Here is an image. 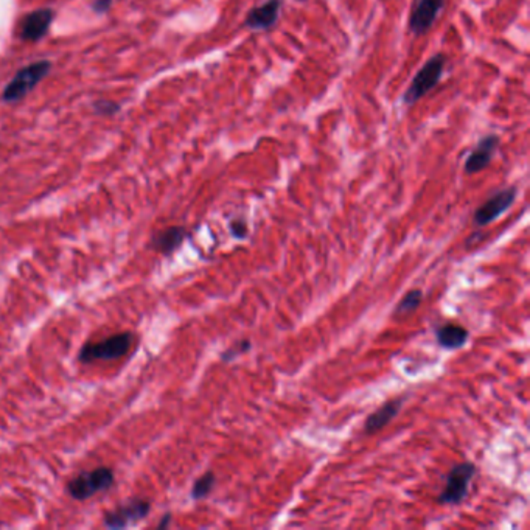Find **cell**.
Here are the masks:
<instances>
[{"label": "cell", "instance_id": "2e32d148", "mask_svg": "<svg viewBox=\"0 0 530 530\" xmlns=\"http://www.w3.org/2000/svg\"><path fill=\"white\" fill-rule=\"evenodd\" d=\"M215 481L217 479H215V474L212 471L204 473L201 478L195 482L193 488H191V496H193V499H203L205 496H209L215 486Z\"/></svg>", "mask_w": 530, "mask_h": 530}, {"label": "cell", "instance_id": "7c38bea8", "mask_svg": "<svg viewBox=\"0 0 530 530\" xmlns=\"http://www.w3.org/2000/svg\"><path fill=\"white\" fill-rule=\"evenodd\" d=\"M150 512V504L147 501H133L128 505H123L117 512L106 514V526L111 529L126 527L131 521L143 518Z\"/></svg>", "mask_w": 530, "mask_h": 530}, {"label": "cell", "instance_id": "277c9868", "mask_svg": "<svg viewBox=\"0 0 530 530\" xmlns=\"http://www.w3.org/2000/svg\"><path fill=\"white\" fill-rule=\"evenodd\" d=\"M131 342H133V336L128 333L115 335L107 337V339L97 342V344H88L86 347H83L80 353V359L83 363H92L95 359H115L125 355L129 350Z\"/></svg>", "mask_w": 530, "mask_h": 530}, {"label": "cell", "instance_id": "4fadbf2b", "mask_svg": "<svg viewBox=\"0 0 530 530\" xmlns=\"http://www.w3.org/2000/svg\"><path fill=\"white\" fill-rule=\"evenodd\" d=\"M437 342H439L443 349H460L464 347L465 342L468 341V330L462 325L454 324V322H448L442 327L437 328Z\"/></svg>", "mask_w": 530, "mask_h": 530}, {"label": "cell", "instance_id": "52a82bcc", "mask_svg": "<svg viewBox=\"0 0 530 530\" xmlns=\"http://www.w3.org/2000/svg\"><path fill=\"white\" fill-rule=\"evenodd\" d=\"M445 0H412L409 16V32L416 36H423L435 24Z\"/></svg>", "mask_w": 530, "mask_h": 530}, {"label": "cell", "instance_id": "3957f363", "mask_svg": "<svg viewBox=\"0 0 530 530\" xmlns=\"http://www.w3.org/2000/svg\"><path fill=\"white\" fill-rule=\"evenodd\" d=\"M476 474V466L471 462L456 465L447 476V486L442 490L439 502L443 505H457L468 495V487Z\"/></svg>", "mask_w": 530, "mask_h": 530}, {"label": "cell", "instance_id": "6da1fadb", "mask_svg": "<svg viewBox=\"0 0 530 530\" xmlns=\"http://www.w3.org/2000/svg\"><path fill=\"white\" fill-rule=\"evenodd\" d=\"M447 67V56L443 53H435L426 63L420 67V71L414 76L409 88L403 94V103L412 106L426 97L437 84L442 81V76Z\"/></svg>", "mask_w": 530, "mask_h": 530}, {"label": "cell", "instance_id": "30bf717a", "mask_svg": "<svg viewBox=\"0 0 530 530\" xmlns=\"http://www.w3.org/2000/svg\"><path fill=\"white\" fill-rule=\"evenodd\" d=\"M53 20L52 10H36L24 18L20 24V37L24 41L35 42L49 32Z\"/></svg>", "mask_w": 530, "mask_h": 530}, {"label": "cell", "instance_id": "8fae6325", "mask_svg": "<svg viewBox=\"0 0 530 530\" xmlns=\"http://www.w3.org/2000/svg\"><path fill=\"white\" fill-rule=\"evenodd\" d=\"M403 403H404V397H397L394 398V400H389L387 403H384L381 408L372 412L371 416L366 418L364 431L367 434H375L381 431L383 428H386L390 421L394 420L398 414H400Z\"/></svg>", "mask_w": 530, "mask_h": 530}, {"label": "cell", "instance_id": "9c48e42d", "mask_svg": "<svg viewBox=\"0 0 530 530\" xmlns=\"http://www.w3.org/2000/svg\"><path fill=\"white\" fill-rule=\"evenodd\" d=\"M282 0H266L263 5L253 6L244 19V27L253 32H266L271 30L280 18Z\"/></svg>", "mask_w": 530, "mask_h": 530}, {"label": "cell", "instance_id": "5b68a950", "mask_svg": "<svg viewBox=\"0 0 530 530\" xmlns=\"http://www.w3.org/2000/svg\"><path fill=\"white\" fill-rule=\"evenodd\" d=\"M518 190L517 187H507L496 191L493 196H490L486 203L478 207V210L474 212V224L476 226H487L490 222L496 221L502 213L517 201Z\"/></svg>", "mask_w": 530, "mask_h": 530}, {"label": "cell", "instance_id": "ba28073f", "mask_svg": "<svg viewBox=\"0 0 530 530\" xmlns=\"http://www.w3.org/2000/svg\"><path fill=\"white\" fill-rule=\"evenodd\" d=\"M499 143H501V140H499V137L496 134L483 135L478 142V145L473 148V151L470 152V156H468L465 160V167H464L465 173L476 174L482 170H486V168L491 164V160H493L496 151L499 148Z\"/></svg>", "mask_w": 530, "mask_h": 530}, {"label": "cell", "instance_id": "7402d4cb", "mask_svg": "<svg viewBox=\"0 0 530 530\" xmlns=\"http://www.w3.org/2000/svg\"><path fill=\"white\" fill-rule=\"evenodd\" d=\"M297 2H306V0H297Z\"/></svg>", "mask_w": 530, "mask_h": 530}, {"label": "cell", "instance_id": "ac0fdd59", "mask_svg": "<svg viewBox=\"0 0 530 530\" xmlns=\"http://www.w3.org/2000/svg\"><path fill=\"white\" fill-rule=\"evenodd\" d=\"M230 234H232L238 240H243V238L248 236V226L243 219H235L230 222Z\"/></svg>", "mask_w": 530, "mask_h": 530}, {"label": "cell", "instance_id": "ffe728a7", "mask_svg": "<svg viewBox=\"0 0 530 530\" xmlns=\"http://www.w3.org/2000/svg\"><path fill=\"white\" fill-rule=\"evenodd\" d=\"M111 5H112V0H95L94 5H92V8H94L97 13H103L109 8Z\"/></svg>", "mask_w": 530, "mask_h": 530}, {"label": "cell", "instance_id": "7a4b0ae2", "mask_svg": "<svg viewBox=\"0 0 530 530\" xmlns=\"http://www.w3.org/2000/svg\"><path fill=\"white\" fill-rule=\"evenodd\" d=\"M52 64L49 61H37L32 66L20 68V71L14 75V78L6 84L4 90V102L6 103H16L19 100L24 98L27 94H30L35 89V86L40 81H42L47 73L50 72Z\"/></svg>", "mask_w": 530, "mask_h": 530}, {"label": "cell", "instance_id": "44dd1931", "mask_svg": "<svg viewBox=\"0 0 530 530\" xmlns=\"http://www.w3.org/2000/svg\"><path fill=\"white\" fill-rule=\"evenodd\" d=\"M168 521H170V517H168V514H167V517H165V519L162 521V522H160V524H159V529H162V527H165L167 526V522Z\"/></svg>", "mask_w": 530, "mask_h": 530}, {"label": "cell", "instance_id": "e0dca14e", "mask_svg": "<svg viewBox=\"0 0 530 530\" xmlns=\"http://www.w3.org/2000/svg\"><path fill=\"white\" fill-rule=\"evenodd\" d=\"M249 349H251V341L249 339H243V341H240L238 344H235L234 347H230L229 350H226L224 353H222L221 358H222V361H232L236 356H240L241 353L249 351Z\"/></svg>", "mask_w": 530, "mask_h": 530}, {"label": "cell", "instance_id": "d6986e66", "mask_svg": "<svg viewBox=\"0 0 530 530\" xmlns=\"http://www.w3.org/2000/svg\"><path fill=\"white\" fill-rule=\"evenodd\" d=\"M95 109L100 114H114L115 111H117V106H115L111 102H100V103H97Z\"/></svg>", "mask_w": 530, "mask_h": 530}, {"label": "cell", "instance_id": "8992f818", "mask_svg": "<svg viewBox=\"0 0 530 530\" xmlns=\"http://www.w3.org/2000/svg\"><path fill=\"white\" fill-rule=\"evenodd\" d=\"M114 473L109 468H98L95 471L83 473L68 483V491L75 499H88L94 496L97 491H104L112 486Z\"/></svg>", "mask_w": 530, "mask_h": 530}, {"label": "cell", "instance_id": "5bb4252c", "mask_svg": "<svg viewBox=\"0 0 530 530\" xmlns=\"http://www.w3.org/2000/svg\"><path fill=\"white\" fill-rule=\"evenodd\" d=\"M183 238H186V230H183L182 227H170L164 230V232H160L155 238L152 246H155V248L159 249L160 252L171 253L174 249L179 248L181 243L183 241Z\"/></svg>", "mask_w": 530, "mask_h": 530}, {"label": "cell", "instance_id": "9a60e30c", "mask_svg": "<svg viewBox=\"0 0 530 530\" xmlns=\"http://www.w3.org/2000/svg\"><path fill=\"white\" fill-rule=\"evenodd\" d=\"M421 301H423V293H421L420 289H412V291H409V293L406 294V296L402 299L400 303H398L397 310H395V313H394V316H395V318H404V316H408V314L414 313V311H416V310L418 308L420 303H421Z\"/></svg>", "mask_w": 530, "mask_h": 530}]
</instances>
